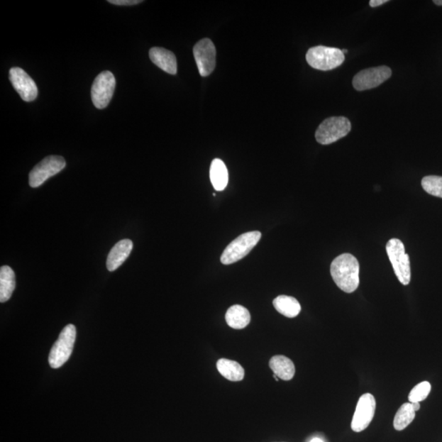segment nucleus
Wrapping results in <instances>:
<instances>
[{
	"label": "nucleus",
	"instance_id": "nucleus-1",
	"mask_svg": "<svg viewBox=\"0 0 442 442\" xmlns=\"http://www.w3.org/2000/svg\"><path fill=\"white\" fill-rule=\"evenodd\" d=\"M335 284L347 294L358 289L360 284V264L353 255L344 253L333 260L330 267Z\"/></svg>",
	"mask_w": 442,
	"mask_h": 442
},
{
	"label": "nucleus",
	"instance_id": "nucleus-2",
	"mask_svg": "<svg viewBox=\"0 0 442 442\" xmlns=\"http://www.w3.org/2000/svg\"><path fill=\"white\" fill-rule=\"evenodd\" d=\"M306 61L311 67L321 71H330L342 65L345 55L337 48L316 46L306 53Z\"/></svg>",
	"mask_w": 442,
	"mask_h": 442
},
{
	"label": "nucleus",
	"instance_id": "nucleus-3",
	"mask_svg": "<svg viewBox=\"0 0 442 442\" xmlns=\"http://www.w3.org/2000/svg\"><path fill=\"white\" fill-rule=\"evenodd\" d=\"M76 338L77 328L73 324H68L62 329L49 355V363L53 369L60 368L71 358Z\"/></svg>",
	"mask_w": 442,
	"mask_h": 442
},
{
	"label": "nucleus",
	"instance_id": "nucleus-4",
	"mask_svg": "<svg viewBox=\"0 0 442 442\" xmlns=\"http://www.w3.org/2000/svg\"><path fill=\"white\" fill-rule=\"evenodd\" d=\"M260 238H262V233L252 231L243 233L242 236L234 239L228 245L221 255L222 264L231 265L246 257L258 243Z\"/></svg>",
	"mask_w": 442,
	"mask_h": 442
},
{
	"label": "nucleus",
	"instance_id": "nucleus-5",
	"mask_svg": "<svg viewBox=\"0 0 442 442\" xmlns=\"http://www.w3.org/2000/svg\"><path fill=\"white\" fill-rule=\"evenodd\" d=\"M350 130V121L347 117L332 116L319 125L316 132V138L321 145H328L347 136Z\"/></svg>",
	"mask_w": 442,
	"mask_h": 442
},
{
	"label": "nucleus",
	"instance_id": "nucleus-6",
	"mask_svg": "<svg viewBox=\"0 0 442 442\" xmlns=\"http://www.w3.org/2000/svg\"><path fill=\"white\" fill-rule=\"evenodd\" d=\"M386 250L397 279L403 285H408L411 280V263L403 243L397 238H392L388 241Z\"/></svg>",
	"mask_w": 442,
	"mask_h": 442
},
{
	"label": "nucleus",
	"instance_id": "nucleus-7",
	"mask_svg": "<svg viewBox=\"0 0 442 442\" xmlns=\"http://www.w3.org/2000/svg\"><path fill=\"white\" fill-rule=\"evenodd\" d=\"M66 167V161L61 156H49L43 159L32 169L29 174V184L31 188H38L53 175L62 172Z\"/></svg>",
	"mask_w": 442,
	"mask_h": 442
},
{
	"label": "nucleus",
	"instance_id": "nucleus-8",
	"mask_svg": "<svg viewBox=\"0 0 442 442\" xmlns=\"http://www.w3.org/2000/svg\"><path fill=\"white\" fill-rule=\"evenodd\" d=\"M116 88L114 74L109 71L100 73L95 78L92 88V99L95 108L104 109L113 99Z\"/></svg>",
	"mask_w": 442,
	"mask_h": 442
},
{
	"label": "nucleus",
	"instance_id": "nucleus-9",
	"mask_svg": "<svg viewBox=\"0 0 442 442\" xmlns=\"http://www.w3.org/2000/svg\"><path fill=\"white\" fill-rule=\"evenodd\" d=\"M392 73L391 68L387 66L365 69L355 74L353 84L358 92L374 89L387 81Z\"/></svg>",
	"mask_w": 442,
	"mask_h": 442
},
{
	"label": "nucleus",
	"instance_id": "nucleus-10",
	"mask_svg": "<svg viewBox=\"0 0 442 442\" xmlns=\"http://www.w3.org/2000/svg\"><path fill=\"white\" fill-rule=\"evenodd\" d=\"M376 400L370 393L362 395L356 406L355 411L351 421V429L355 433H360L369 427L375 417Z\"/></svg>",
	"mask_w": 442,
	"mask_h": 442
},
{
	"label": "nucleus",
	"instance_id": "nucleus-11",
	"mask_svg": "<svg viewBox=\"0 0 442 442\" xmlns=\"http://www.w3.org/2000/svg\"><path fill=\"white\" fill-rule=\"evenodd\" d=\"M194 55L201 77L210 76L216 67V50L210 39H202L194 47Z\"/></svg>",
	"mask_w": 442,
	"mask_h": 442
},
{
	"label": "nucleus",
	"instance_id": "nucleus-12",
	"mask_svg": "<svg viewBox=\"0 0 442 442\" xmlns=\"http://www.w3.org/2000/svg\"><path fill=\"white\" fill-rule=\"evenodd\" d=\"M9 79L16 92L25 102H32L38 96V88L28 73L20 67H13L9 71Z\"/></svg>",
	"mask_w": 442,
	"mask_h": 442
},
{
	"label": "nucleus",
	"instance_id": "nucleus-13",
	"mask_svg": "<svg viewBox=\"0 0 442 442\" xmlns=\"http://www.w3.org/2000/svg\"><path fill=\"white\" fill-rule=\"evenodd\" d=\"M151 61L170 74L177 73V61L174 53L163 48L154 47L149 51Z\"/></svg>",
	"mask_w": 442,
	"mask_h": 442
},
{
	"label": "nucleus",
	"instance_id": "nucleus-14",
	"mask_svg": "<svg viewBox=\"0 0 442 442\" xmlns=\"http://www.w3.org/2000/svg\"><path fill=\"white\" fill-rule=\"evenodd\" d=\"M132 249L133 243L130 239H123L117 243L109 254L108 260H106V269L111 272L118 269L129 258Z\"/></svg>",
	"mask_w": 442,
	"mask_h": 442
},
{
	"label": "nucleus",
	"instance_id": "nucleus-15",
	"mask_svg": "<svg viewBox=\"0 0 442 442\" xmlns=\"http://www.w3.org/2000/svg\"><path fill=\"white\" fill-rule=\"evenodd\" d=\"M270 368L274 372V375L279 379L289 381L294 379L295 375V366L294 362L284 355H275L270 360Z\"/></svg>",
	"mask_w": 442,
	"mask_h": 442
},
{
	"label": "nucleus",
	"instance_id": "nucleus-16",
	"mask_svg": "<svg viewBox=\"0 0 442 442\" xmlns=\"http://www.w3.org/2000/svg\"><path fill=\"white\" fill-rule=\"evenodd\" d=\"M228 326L234 329L246 328L251 321V315L247 308L241 305L230 307L226 314Z\"/></svg>",
	"mask_w": 442,
	"mask_h": 442
},
{
	"label": "nucleus",
	"instance_id": "nucleus-17",
	"mask_svg": "<svg viewBox=\"0 0 442 442\" xmlns=\"http://www.w3.org/2000/svg\"><path fill=\"white\" fill-rule=\"evenodd\" d=\"M16 287L14 271L10 266L4 265L0 268V302H6L13 295Z\"/></svg>",
	"mask_w": 442,
	"mask_h": 442
},
{
	"label": "nucleus",
	"instance_id": "nucleus-18",
	"mask_svg": "<svg viewBox=\"0 0 442 442\" xmlns=\"http://www.w3.org/2000/svg\"><path fill=\"white\" fill-rule=\"evenodd\" d=\"M273 305L277 311L287 318L297 317L302 310L300 303L295 297L286 295L277 297Z\"/></svg>",
	"mask_w": 442,
	"mask_h": 442
},
{
	"label": "nucleus",
	"instance_id": "nucleus-19",
	"mask_svg": "<svg viewBox=\"0 0 442 442\" xmlns=\"http://www.w3.org/2000/svg\"><path fill=\"white\" fill-rule=\"evenodd\" d=\"M210 179L216 191H222L226 188L228 172L226 164L221 159L213 160L210 168Z\"/></svg>",
	"mask_w": 442,
	"mask_h": 442
},
{
	"label": "nucleus",
	"instance_id": "nucleus-20",
	"mask_svg": "<svg viewBox=\"0 0 442 442\" xmlns=\"http://www.w3.org/2000/svg\"><path fill=\"white\" fill-rule=\"evenodd\" d=\"M216 367L220 374L228 380L238 382L243 380L244 369L236 361L221 359L217 361Z\"/></svg>",
	"mask_w": 442,
	"mask_h": 442
},
{
	"label": "nucleus",
	"instance_id": "nucleus-21",
	"mask_svg": "<svg viewBox=\"0 0 442 442\" xmlns=\"http://www.w3.org/2000/svg\"><path fill=\"white\" fill-rule=\"evenodd\" d=\"M415 413L416 411H415L412 403L403 404L401 408L398 409L395 419H394V429L397 431L406 429L414 421Z\"/></svg>",
	"mask_w": 442,
	"mask_h": 442
},
{
	"label": "nucleus",
	"instance_id": "nucleus-22",
	"mask_svg": "<svg viewBox=\"0 0 442 442\" xmlns=\"http://www.w3.org/2000/svg\"><path fill=\"white\" fill-rule=\"evenodd\" d=\"M422 187L430 195L442 199V177L429 175L422 179Z\"/></svg>",
	"mask_w": 442,
	"mask_h": 442
},
{
	"label": "nucleus",
	"instance_id": "nucleus-23",
	"mask_svg": "<svg viewBox=\"0 0 442 442\" xmlns=\"http://www.w3.org/2000/svg\"><path fill=\"white\" fill-rule=\"evenodd\" d=\"M431 386L430 382L425 381L419 383L416 386H415L411 392L409 394V401L411 403L414 402H421L425 400L429 395L431 392Z\"/></svg>",
	"mask_w": 442,
	"mask_h": 442
},
{
	"label": "nucleus",
	"instance_id": "nucleus-24",
	"mask_svg": "<svg viewBox=\"0 0 442 442\" xmlns=\"http://www.w3.org/2000/svg\"><path fill=\"white\" fill-rule=\"evenodd\" d=\"M109 3L115 5H121V6H131L142 3L140 0H109Z\"/></svg>",
	"mask_w": 442,
	"mask_h": 442
},
{
	"label": "nucleus",
	"instance_id": "nucleus-25",
	"mask_svg": "<svg viewBox=\"0 0 442 442\" xmlns=\"http://www.w3.org/2000/svg\"><path fill=\"white\" fill-rule=\"evenodd\" d=\"M388 2V0H371L370 1V7L376 8L381 6V5L385 4Z\"/></svg>",
	"mask_w": 442,
	"mask_h": 442
},
{
	"label": "nucleus",
	"instance_id": "nucleus-26",
	"mask_svg": "<svg viewBox=\"0 0 442 442\" xmlns=\"http://www.w3.org/2000/svg\"><path fill=\"white\" fill-rule=\"evenodd\" d=\"M412 404H413L414 408L415 409V411L417 412L418 411H419V409H420V403L419 402H414V403H412Z\"/></svg>",
	"mask_w": 442,
	"mask_h": 442
},
{
	"label": "nucleus",
	"instance_id": "nucleus-27",
	"mask_svg": "<svg viewBox=\"0 0 442 442\" xmlns=\"http://www.w3.org/2000/svg\"><path fill=\"white\" fill-rule=\"evenodd\" d=\"M433 3L438 6H442V0H434Z\"/></svg>",
	"mask_w": 442,
	"mask_h": 442
},
{
	"label": "nucleus",
	"instance_id": "nucleus-28",
	"mask_svg": "<svg viewBox=\"0 0 442 442\" xmlns=\"http://www.w3.org/2000/svg\"><path fill=\"white\" fill-rule=\"evenodd\" d=\"M310 442H324L321 438H313Z\"/></svg>",
	"mask_w": 442,
	"mask_h": 442
},
{
	"label": "nucleus",
	"instance_id": "nucleus-29",
	"mask_svg": "<svg viewBox=\"0 0 442 442\" xmlns=\"http://www.w3.org/2000/svg\"><path fill=\"white\" fill-rule=\"evenodd\" d=\"M342 51H343V53H344V55H345V53H348V52L347 50H342Z\"/></svg>",
	"mask_w": 442,
	"mask_h": 442
}]
</instances>
